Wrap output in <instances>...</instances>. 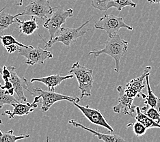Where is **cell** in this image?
Wrapping results in <instances>:
<instances>
[{
  "label": "cell",
  "instance_id": "obj_1",
  "mask_svg": "<svg viewBox=\"0 0 160 142\" xmlns=\"http://www.w3.org/2000/svg\"><path fill=\"white\" fill-rule=\"evenodd\" d=\"M128 41L121 38L120 35L116 34L108 39L105 42V47L101 50H94L89 52V55H93L95 57H98L100 55L106 54L112 57L115 60L116 72H119L121 66V60L122 57L128 49Z\"/></svg>",
  "mask_w": 160,
  "mask_h": 142
},
{
  "label": "cell",
  "instance_id": "obj_2",
  "mask_svg": "<svg viewBox=\"0 0 160 142\" xmlns=\"http://www.w3.org/2000/svg\"><path fill=\"white\" fill-rule=\"evenodd\" d=\"M68 74H73L78 80L79 89L81 91V99L84 96H91L94 82L92 70L76 61L72 65Z\"/></svg>",
  "mask_w": 160,
  "mask_h": 142
},
{
  "label": "cell",
  "instance_id": "obj_3",
  "mask_svg": "<svg viewBox=\"0 0 160 142\" xmlns=\"http://www.w3.org/2000/svg\"><path fill=\"white\" fill-rule=\"evenodd\" d=\"M92 19V18H90V19L86 21L83 25H82V26H80L78 28H68L62 27L60 28V30H59L60 34L56 36V37H54L52 40H49V41H46L45 39L43 38L41 35L39 36L40 37L42 38V41L45 42V49L51 48V47L56 42H62L63 45L69 47L71 46L72 44L77 42V40L78 38L82 37V36L86 34L88 30L82 31V30L87 24H88Z\"/></svg>",
  "mask_w": 160,
  "mask_h": 142
},
{
  "label": "cell",
  "instance_id": "obj_4",
  "mask_svg": "<svg viewBox=\"0 0 160 142\" xmlns=\"http://www.w3.org/2000/svg\"><path fill=\"white\" fill-rule=\"evenodd\" d=\"M94 27L97 30L106 32L108 37H112L117 34L121 28H126L130 31L133 30V27L126 24L122 17L114 14H105L94 24Z\"/></svg>",
  "mask_w": 160,
  "mask_h": 142
},
{
  "label": "cell",
  "instance_id": "obj_5",
  "mask_svg": "<svg viewBox=\"0 0 160 142\" xmlns=\"http://www.w3.org/2000/svg\"><path fill=\"white\" fill-rule=\"evenodd\" d=\"M73 16V10L72 8L63 9L60 6H58V10L53 13L52 17L47 18L43 27L47 29L49 32L50 40L54 38V35L57 32L60 30L62 25L65 23L68 18Z\"/></svg>",
  "mask_w": 160,
  "mask_h": 142
},
{
  "label": "cell",
  "instance_id": "obj_6",
  "mask_svg": "<svg viewBox=\"0 0 160 142\" xmlns=\"http://www.w3.org/2000/svg\"><path fill=\"white\" fill-rule=\"evenodd\" d=\"M18 51L21 56H23L26 61L25 64L29 66L34 64H43L47 59L53 58V54L47 50H45L41 47H34L29 45L27 47H19Z\"/></svg>",
  "mask_w": 160,
  "mask_h": 142
},
{
  "label": "cell",
  "instance_id": "obj_7",
  "mask_svg": "<svg viewBox=\"0 0 160 142\" xmlns=\"http://www.w3.org/2000/svg\"><path fill=\"white\" fill-rule=\"evenodd\" d=\"M35 94H38V96L42 98L41 101V111L42 112H46L49 110L52 105L58 101L68 100L70 102H79L81 100V98L78 96H69L64 95L60 93L55 92L53 91H45L40 87H36L34 89V95Z\"/></svg>",
  "mask_w": 160,
  "mask_h": 142
},
{
  "label": "cell",
  "instance_id": "obj_8",
  "mask_svg": "<svg viewBox=\"0 0 160 142\" xmlns=\"http://www.w3.org/2000/svg\"><path fill=\"white\" fill-rule=\"evenodd\" d=\"M56 8V7L52 8L51 6L49 0H34L29 3L22 12L19 13V15H28L47 19V14H52Z\"/></svg>",
  "mask_w": 160,
  "mask_h": 142
},
{
  "label": "cell",
  "instance_id": "obj_9",
  "mask_svg": "<svg viewBox=\"0 0 160 142\" xmlns=\"http://www.w3.org/2000/svg\"><path fill=\"white\" fill-rule=\"evenodd\" d=\"M151 67L148 66L144 68L142 75L136 79H133L127 83L125 88V91L127 95L133 98L137 96L146 98L147 95L142 93V91L145 87H147V82L144 81V79H146L147 75H151Z\"/></svg>",
  "mask_w": 160,
  "mask_h": 142
},
{
  "label": "cell",
  "instance_id": "obj_10",
  "mask_svg": "<svg viewBox=\"0 0 160 142\" xmlns=\"http://www.w3.org/2000/svg\"><path fill=\"white\" fill-rule=\"evenodd\" d=\"M72 103L82 111L84 117L88 119L93 125L104 127V128L107 129L110 131V133H114V130L113 128L108 123L103 115L101 114L99 109L90 108L89 105L82 106V105H79L78 103L75 101L72 102Z\"/></svg>",
  "mask_w": 160,
  "mask_h": 142
},
{
  "label": "cell",
  "instance_id": "obj_11",
  "mask_svg": "<svg viewBox=\"0 0 160 142\" xmlns=\"http://www.w3.org/2000/svg\"><path fill=\"white\" fill-rule=\"evenodd\" d=\"M118 92V104L113 107V110L116 114L122 113L123 114L129 115L133 117V113L136 111V107L133 105V98L129 97L126 94L125 88L121 86L117 87Z\"/></svg>",
  "mask_w": 160,
  "mask_h": 142
},
{
  "label": "cell",
  "instance_id": "obj_12",
  "mask_svg": "<svg viewBox=\"0 0 160 142\" xmlns=\"http://www.w3.org/2000/svg\"><path fill=\"white\" fill-rule=\"evenodd\" d=\"M9 70L11 73L10 81L12 83L14 90H15V93L18 96V99L21 102H26L27 98L25 96L24 91L26 90L30 92L32 95H34V92H31L29 90V85L28 83V80L25 77H20L17 75L16 72V68L12 66H9Z\"/></svg>",
  "mask_w": 160,
  "mask_h": 142
},
{
  "label": "cell",
  "instance_id": "obj_13",
  "mask_svg": "<svg viewBox=\"0 0 160 142\" xmlns=\"http://www.w3.org/2000/svg\"><path fill=\"white\" fill-rule=\"evenodd\" d=\"M40 102V98L36 96L34 97V101L32 103H27L25 104L21 103L19 102L14 103L12 106L14 107L13 111L6 110L2 113V115H8L10 120L13 119L15 116H23L30 114V113L34 111V109L37 108L38 103Z\"/></svg>",
  "mask_w": 160,
  "mask_h": 142
},
{
  "label": "cell",
  "instance_id": "obj_14",
  "mask_svg": "<svg viewBox=\"0 0 160 142\" xmlns=\"http://www.w3.org/2000/svg\"><path fill=\"white\" fill-rule=\"evenodd\" d=\"M74 77L73 74H68L66 76H61L60 75H52L47 76H44L41 78H32L30 80L31 83L34 82H40L45 84L49 91H52L53 92L55 88L61 84V83L64 80L72 79Z\"/></svg>",
  "mask_w": 160,
  "mask_h": 142
},
{
  "label": "cell",
  "instance_id": "obj_15",
  "mask_svg": "<svg viewBox=\"0 0 160 142\" xmlns=\"http://www.w3.org/2000/svg\"><path fill=\"white\" fill-rule=\"evenodd\" d=\"M68 123L70 125H72V126H74L76 128H81L84 129L87 131H88L90 133L93 134L94 135H95L96 137H98V139L100 140H102L105 142H121V141H126L124 139H122L121 137H120L118 135H116L114 133H111V134H105V133H101L98 132V131L93 130L91 129H89L88 127L85 126L84 125H82L81 123H79L78 122L76 121L75 120H71L68 121Z\"/></svg>",
  "mask_w": 160,
  "mask_h": 142
},
{
  "label": "cell",
  "instance_id": "obj_16",
  "mask_svg": "<svg viewBox=\"0 0 160 142\" xmlns=\"http://www.w3.org/2000/svg\"><path fill=\"white\" fill-rule=\"evenodd\" d=\"M17 23L19 25V30L21 34L30 36L39 28V25L35 17H32L30 20L21 21L17 18Z\"/></svg>",
  "mask_w": 160,
  "mask_h": 142
},
{
  "label": "cell",
  "instance_id": "obj_17",
  "mask_svg": "<svg viewBox=\"0 0 160 142\" xmlns=\"http://www.w3.org/2000/svg\"><path fill=\"white\" fill-rule=\"evenodd\" d=\"M5 8L6 7L0 10V33L8 29L14 23H17V18L19 16V13L15 15H12L6 12L5 11H3Z\"/></svg>",
  "mask_w": 160,
  "mask_h": 142
},
{
  "label": "cell",
  "instance_id": "obj_18",
  "mask_svg": "<svg viewBox=\"0 0 160 142\" xmlns=\"http://www.w3.org/2000/svg\"><path fill=\"white\" fill-rule=\"evenodd\" d=\"M149 76H150V75H148L146 76L148 95L147 96L146 98H145L146 100L144 102V104L146 105H148V106L157 109L160 112V98L156 96L153 93V92H152V90H151L150 83H149Z\"/></svg>",
  "mask_w": 160,
  "mask_h": 142
},
{
  "label": "cell",
  "instance_id": "obj_19",
  "mask_svg": "<svg viewBox=\"0 0 160 142\" xmlns=\"http://www.w3.org/2000/svg\"><path fill=\"white\" fill-rule=\"evenodd\" d=\"M136 115L133 116L137 121H139L142 122L143 125L148 129H152V128H159L160 129V124L155 122V120L148 118L147 115H145L144 113L142 111L141 109L139 107H136Z\"/></svg>",
  "mask_w": 160,
  "mask_h": 142
},
{
  "label": "cell",
  "instance_id": "obj_20",
  "mask_svg": "<svg viewBox=\"0 0 160 142\" xmlns=\"http://www.w3.org/2000/svg\"><path fill=\"white\" fill-rule=\"evenodd\" d=\"M30 137V135H14V130L12 129L8 132H3L0 130V142H15L17 141Z\"/></svg>",
  "mask_w": 160,
  "mask_h": 142
},
{
  "label": "cell",
  "instance_id": "obj_21",
  "mask_svg": "<svg viewBox=\"0 0 160 142\" xmlns=\"http://www.w3.org/2000/svg\"><path fill=\"white\" fill-rule=\"evenodd\" d=\"M0 83V109H2L3 105H12L14 103H18L19 100H17L13 96L8 94V91L2 87Z\"/></svg>",
  "mask_w": 160,
  "mask_h": 142
},
{
  "label": "cell",
  "instance_id": "obj_22",
  "mask_svg": "<svg viewBox=\"0 0 160 142\" xmlns=\"http://www.w3.org/2000/svg\"><path fill=\"white\" fill-rule=\"evenodd\" d=\"M137 4L134 3L132 0H112L109 3L108 8L110 9L111 8H115L118 11H122L123 8L126 6H130L132 8H136Z\"/></svg>",
  "mask_w": 160,
  "mask_h": 142
},
{
  "label": "cell",
  "instance_id": "obj_23",
  "mask_svg": "<svg viewBox=\"0 0 160 142\" xmlns=\"http://www.w3.org/2000/svg\"><path fill=\"white\" fill-rule=\"evenodd\" d=\"M141 110L148 118L160 124V112L157 109L145 105V106L141 108Z\"/></svg>",
  "mask_w": 160,
  "mask_h": 142
},
{
  "label": "cell",
  "instance_id": "obj_24",
  "mask_svg": "<svg viewBox=\"0 0 160 142\" xmlns=\"http://www.w3.org/2000/svg\"><path fill=\"white\" fill-rule=\"evenodd\" d=\"M129 126H132L133 127V133H135V135L138 137H141L143 136L144 135L147 133V128L142 123L137 121L135 123H130L129 125H127V127H129Z\"/></svg>",
  "mask_w": 160,
  "mask_h": 142
},
{
  "label": "cell",
  "instance_id": "obj_25",
  "mask_svg": "<svg viewBox=\"0 0 160 142\" xmlns=\"http://www.w3.org/2000/svg\"><path fill=\"white\" fill-rule=\"evenodd\" d=\"M0 40H1V42L2 45L3 47H6L10 45H17L19 47H27L28 46L24 45L23 43H21L19 41H17L16 38H14L11 35H3L0 36Z\"/></svg>",
  "mask_w": 160,
  "mask_h": 142
},
{
  "label": "cell",
  "instance_id": "obj_26",
  "mask_svg": "<svg viewBox=\"0 0 160 142\" xmlns=\"http://www.w3.org/2000/svg\"><path fill=\"white\" fill-rule=\"evenodd\" d=\"M112 0H91V5L93 8L99 10L101 12L108 10V4Z\"/></svg>",
  "mask_w": 160,
  "mask_h": 142
},
{
  "label": "cell",
  "instance_id": "obj_27",
  "mask_svg": "<svg viewBox=\"0 0 160 142\" xmlns=\"http://www.w3.org/2000/svg\"><path fill=\"white\" fill-rule=\"evenodd\" d=\"M0 75H2V77L4 82H8L10 81L11 73H10L8 67H6V66H3V67H0Z\"/></svg>",
  "mask_w": 160,
  "mask_h": 142
},
{
  "label": "cell",
  "instance_id": "obj_28",
  "mask_svg": "<svg viewBox=\"0 0 160 142\" xmlns=\"http://www.w3.org/2000/svg\"><path fill=\"white\" fill-rule=\"evenodd\" d=\"M17 47H19L17 45H14V44H12V45H10L5 47V48L7 51V52L8 53H13L16 51L18 49Z\"/></svg>",
  "mask_w": 160,
  "mask_h": 142
},
{
  "label": "cell",
  "instance_id": "obj_29",
  "mask_svg": "<svg viewBox=\"0 0 160 142\" xmlns=\"http://www.w3.org/2000/svg\"><path fill=\"white\" fill-rule=\"evenodd\" d=\"M150 3H160V0H147Z\"/></svg>",
  "mask_w": 160,
  "mask_h": 142
},
{
  "label": "cell",
  "instance_id": "obj_30",
  "mask_svg": "<svg viewBox=\"0 0 160 142\" xmlns=\"http://www.w3.org/2000/svg\"><path fill=\"white\" fill-rule=\"evenodd\" d=\"M23 3V0H20V2L19 3H17L18 6H22Z\"/></svg>",
  "mask_w": 160,
  "mask_h": 142
},
{
  "label": "cell",
  "instance_id": "obj_31",
  "mask_svg": "<svg viewBox=\"0 0 160 142\" xmlns=\"http://www.w3.org/2000/svg\"><path fill=\"white\" fill-rule=\"evenodd\" d=\"M2 120L0 119V125H2Z\"/></svg>",
  "mask_w": 160,
  "mask_h": 142
}]
</instances>
